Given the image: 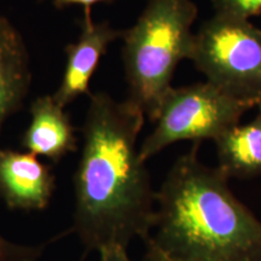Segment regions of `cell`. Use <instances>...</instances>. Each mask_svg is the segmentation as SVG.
<instances>
[{
  "label": "cell",
  "instance_id": "12",
  "mask_svg": "<svg viewBox=\"0 0 261 261\" xmlns=\"http://www.w3.org/2000/svg\"><path fill=\"white\" fill-rule=\"evenodd\" d=\"M47 243L28 247L16 244L0 234V261H37Z\"/></svg>",
  "mask_w": 261,
  "mask_h": 261
},
{
  "label": "cell",
  "instance_id": "1",
  "mask_svg": "<svg viewBox=\"0 0 261 261\" xmlns=\"http://www.w3.org/2000/svg\"><path fill=\"white\" fill-rule=\"evenodd\" d=\"M144 121V113L129 99L91 94L74 177L71 227L87 250L127 248L136 237L146 241L154 230L156 192L137 148Z\"/></svg>",
  "mask_w": 261,
  "mask_h": 261
},
{
  "label": "cell",
  "instance_id": "6",
  "mask_svg": "<svg viewBox=\"0 0 261 261\" xmlns=\"http://www.w3.org/2000/svg\"><path fill=\"white\" fill-rule=\"evenodd\" d=\"M79 24L80 37L76 42L65 47L67 64L63 79L54 94L56 102L63 108L81 94H90V81L100 58L107 54L109 45L121 38L123 33L113 28L109 22H93L90 8L84 9Z\"/></svg>",
  "mask_w": 261,
  "mask_h": 261
},
{
  "label": "cell",
  "instance_id": "13",
  "mask_svg": "<svg viewBox=\"0 0 261 261\" xmlns=\"http://www.w3.org/2000/svg\"><path fill=\"white\" fill-rule=\"evenodd\" d=\"M99 261H136L127 254V248L121 246H108L98 250ZM143 261H146L145 259Z\"/></svg>",
  "mask_w": 261,
  "mask_h": 261
},
{
  "label": "cell",
  "instance_id": "9",
  "mask_svg": "<svg viewBox=\"0 0 261 261\" xmlns=\"http://www.w3.org/2000/svg\"><path fill=\"white\" fill-rule=\"evenodd\" d=\"M28 50L14 24L0 16V129L23 104L31 86Z\"/></svg>",
  "mask_w": 261,
  "mask_h": 261
},
{
  "label": "cell",
  "instance_id": "3",
  "mask_svg": "<svg viewBox=\"0 0 261 261\" xmlns=\"http://www.w3.org/2000/svg\"><path fill=\"white\" fill-rule=\"evenodd\" d=\"M197 14L192 0H149L136 23L122 33L127 99L151 122L173 87L178 64L190 60Z\"/></svg>",
  "mask_w": 261,
  "mask_h": 261
},
{
  "label": "cell",
  "instance_id": "2",
  "mask_svg": "<svg viewBox=\"0 0 261 261\" xmlns=\"http://www.w3.org/2000/svg\"><path fill=\"white\" fill-rule=\"evenodd\" d=\"M198 146L175 160L156 191L155 233L144 242L178 261H261V220L218 166L200 161Z\"/></svg>",
  "mask_w": 261,
  "mask_h": 261
},
{
  "label": "cell",
  "instance_id": "4",
  "mask_svg": "<svg viewBox=\"0 0 261 261\" xmlns=\"http://www.w3.org/2000/svg\"><path fill=\"white\" fill-rule=\"evenodd\" d=\"M253 108L254 104L231 96L210 81L172 87L160 107L154 129L140 145V159L146 162L182 140L198 144L203 140L215 142Z\"/></svg>",
  "mask_w": 261,
  "mask_h": 261
},
{
  "label": "cell",
  "instance_id": "10",
  "mask_svg": "<svg viewBox=\"0 0 261 261\" xmlns=\"http://www.w3.org/2000/svg\"><path fill=\"white\" fill-rule=\"evenodd\" d=\"M214 143L218 167L228 178L261 177V106L252 121L231 127Z\"/></svg>",
  "mask_w": 261,
  "mask_h": 261
},
{
  "label": "cell",
  "instance_id": "5",
  "mask_svg": "<svg viewBox=\"0 0 261 261\" xmlns=\"http://www.w3.org/2000/svg\"><path fill=\"white\" fill-rule=\"evenodd\" d=\"M190 60L207 81L261 106V29L250 21L214 14L195 34Z\"/></svg>",
  "mask_w": 261,
  "mask_h": 261
},
{
  "label": "cell",
  "instance_id": "11",
  "mask_svg": "<svg viewBox=\"0 0 261 261\" xmlns=\"http://www.w3.org/2000/svg\"><path fill=\"white\" fill-rule=\"evenodd\" d=\"M215 14L248 19L261 15V0H212Z\"/></svg>",
  "mask_w": 261,
  "mask_h": 261
},
{
  "label": "cell",
  "instance_id": "7",
  "mask_svg": "<svg viewBox=\"0 0 261 261\" xmlns=\"http://www.w3.org/2000/svg\"><path fill=\"white\" fill-rule=\"evenodd\" d=\"M54 190V173L38 156L0 149V197L10 210H45Z\"/></svg>",
  "mask_w": 261,
  "mask_h": 261
},
{
  "label": "cell",
  "instance_id": "15",
  "mask_svg": "<svg viewBox=\"0 0 261 261\" xmlns=\"http://www.w3.org/2000/svg\"><path fill=\"white\" fill-rule=\"evenodd\" d=\"M145 244H146V253H145L144 259L146 261H178L167 256L166 254H163L161 250H159L158 248L151 246V244L149 243H145Z\"/></svg>",
  "mask_w": 261,
  "mask_h": 261
},
{
  "label": "cell",
  "instance_id": "14",
  "mask_svg": "<svg viewBox=\"0 0 261 261\" xmlns=\"http://www.w3.org/2000/svg\"><path fill=\"white\" fill-rule=\"evenodd\" d=\"M115 0H52L54 5L58 9H63L69 5H81L83 8H90L94 4H110Z\"/></svg>",
  "mask_w": 261,
  "mask_h": 261
},
{
  "label": "cell",
  "instance_id": "8",
  "mask_svg": "<svg viewBox=\"0 0 261 261\" xmlns=\"http://www.w3.org/2000/svg\"><path fill=\"white\" fill-rule=\"evenodd\" d=\"M31 123L22 137V146L35 156L60 162L76 150V136L70 117L54 96L39 97L31 106Z\"/></svg>",
  "mask_w": 261,
  "mask_h": 261
}]
</instances>
